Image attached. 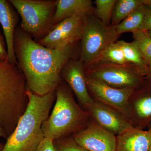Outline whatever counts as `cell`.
<instances>
[{"instance_id":"cell-3","label":"cell","mask_w":151,"mask_h":151,"mask_svg":"<svg viewBox=\"0 0 151 151\" xmlns=\"http://www.w3.org/2000/svg\"><path fill=\"white\" fill-rule=\"evenodd\" d=\"M27 87L17 64L0 60V125L4 137L14 132L28 103Z\"/></svg>"},{"instance_id":"cell-5","label":"cell","mask_w":151,"mask_h":151,"mask_svg":"<svg viewBox=\"0 0 151 151\" xmlns=\"http://www.w3.org/2000/svg\"><path fill=\"white\" fill-rule=\"evenodd\" d=\"M22 19L20 27L39 41L52 29L55 0H9Z\"/></svg>"},{"instance_id":"cell-26","label":"cell","mask_w":151,"mask_h":151,"mask_svg":"<svg viewBox=\"0 0 151 151\" xmlns=\"http://www.w3.org/2000/svg\"><path fill=\"white\" fill-rule=\"evenodd\" d=\"M6 44L4 38L0 32V60H8Z\"/></svg>"},{"instance_id":"cell-27","label":"cell","mask_w":151,"mask_h":151,"mask_svg":"<svg viewBox=\"0 0 151 151\" xmlns=\"http://www.w3.org/2000/svg\"><path fill=\"white\" fill-rule=\"evenodd\" d=\"M145 78L146 83L151 86V65L148 66Z\"/></svg>"},{"instance_id":"cell-9","label":"cell","mask_w":151,"mask_h":151,"mask_svg":"<svg viewBox=\"0 0 151 151\" xmlns=\"http://www.w3.org/2000/svg\"><path fill=\"white\" fill-rule=\"evenodd\" d=\"M86 82L93 100L118 111L129 122L128 100L136 89H117L98 79L86 76Z\"/></svg>"},{"instance_id":"cell-31","label":"cell","mask_w":151,"mask_h":151,"mask_svg":"<svg viewBox=\"0 0 151 151\" xmlns=\"http://www.w3.org/2000/svg\"><path fill=\"white\" fill-rule=\"evenodd\" d=\"M146 32H147V33L151 37V30H148Z\"/></svg>"},{"instance_id":"cell-7","label":"cell","mask_w":151,"mask_h":151,"mask_svg":"<svg viewBox=\"0 0 151 151\" xmlns=\"http://www.w3.org/2000/svg\"><path fill=\"white\" fill-rule=\"evenodd\" d=\"M85 76L117 89H136L145 83V76L129 65L97 63L85 69Z\"/></svg>"},{"instance_id":"cell-20","label":"cell","mask_w":151,"mask_h":151,"mask_svg":"<svg viewBox=\"0 0 151 151\" xmlns=\"http://www.w3.org/2000/svg\"><path fill=\"white\" fill-rule=\"evenodd\" d=\"M101 62L118 65H128L119 41L108 46L94 63Z\"/></svg>"},{"instance_id":"cell-11","label":"cell","mask_w":151,"mask_h":151,"mask_svg":"<svg viewBox=\"0 0 151 151\" xmlns=\"http://www.w3.org/2000/svg\"><path fill=\"white\" fill-rule=\"evenodd\" d=\"M100 127L117 136L133 127L122 114L107 105L94 100L85 109Z\"/></svg>"},{"instance_id":"cell-30","label":"cell","mask_w":151,"mask_h":151,"mask_svg":"<svg viewBox=\"0 0 151 151\" xmlns=\"http://www.w3.org/2000/svg\"><path fill=\"white\" fill-rule=\"evenodd\" d=\"M148 132H149L151 135V124L148 127V129L147 130Z\"/></svg>"},{"instance_id":"cell-23","label":"cell","mask_w":151,"mask_h":151,"mask_svg":"<svg viewBox=\"0 0 151 151\" xmlns=\"http://www.w3.org/2000/svg\"><path fill=\"white\" fill-rule=\"evenodd\" d=\"M56 151H89L78 145L73 138L53 141Z\"/></svg>"},{"instance_id":"cell-29","label":"cell","mask_w":151,"mask_h":151,"mask_svg":"<svg viewBox=\"0 0 151 151\" xmlns=\"http://www.w3.org/2000/svg\"><path fill=\"white\" fill-rule=\"evenodd\" d=\"M0 137H4L2 129L1 128V125H0ZM3 147H2L1 144H0V151L1 150Z\"/></svg>"},{"instance_id":"cell-28","label":"cell","mask_w":151,"mask_h":151,"mask_svg":"<svg viewBox=\"0 0 151 151\" xmlns=\"http://www.w3.org/2000/svg\"><path fill=\"white\" fill-rule=\"evenodd\" d=\"M142 1L145 5L151 6V0H142Z\"/></svg>"},{"instance_id":"cell-18","label":"cell","mask_w":151,"mask_h":151,"mask_svg":"<svg viewBox=\"0 0 151 151\" xmlns=\"http://www.w3.org/2000/svg\"><path fill=\"white\" fill-rule=\"evenodd\" d=\"M147 6L144 4L120 24L114 27L119 35L124 33L133 32L140 29L145 17Z\"/></svg>"},{"instance_id":"cell-10","label":"cell","mask_w":151,"mask_h":151,"mask_svg":"<svg viewBox=\"0 0 151 151\" xmlns=\"http://www.w3.org/2000/svg\"><path fill=\"white\" fill-rule=\"evenodd\" d=\"M73 138L89 151H116V136L94 121L76 132Z\"/></svg>"},{"instance_id":"cell-8","label":"cell","mask_w":151,"mask_h":151,"mask_svg":"<svg viewBox=\"0 0 151 151\" xmlns=\"http://www.w3.org/2000/svg\"><path fill=\"white\" fill-rule=\"evenodd\" d=\"M87 16L76 15L65 19L54 26L38 43L51 49L63 48L77 43L82 37Z\"/></svg>"},{"instance_id":"cell-13","label":"cell","mask_w":151,"mask_h":151,"mask_svg":"<svg viewBox=\"0 0 151 151\" xmlns=\"http://www.w3.org/2000/svg\"><path fill=\"white\" fill-rule=\"evenodd\" d=\"M60 77L68 84L84 109L93 103L86 86L84 63L80 58L69 60L61 69Z\"/></svg>"},{"instance_id":"cell-17","label":"cell","mask_w":151,"mask_h":151,"mask_svg":"<svg viewBox=\"0 0 151 151\" xmlns=\"http://www.w3.org/2000/svg\"><path fill=\"white\" fill-rule=\"evenodd\" d=\"M119 42L122 46L127 64L145 76L148 66L135 42L134 41L127 42L124 40Z\"/></svg>"},{"instance_id":"cell-16","label":"cell","mask_w":151,"mask_h":151,"mask_svg":"<svg viewBox=\"0 0 151 151\" xmlns=\"http://www.w3.org/2000/svg\"><path fill=\"white\" fill-rule=\"evenodd\" d=\"M94 13L91 0H56V9L52 19V28L55 25L76 15H88Z\"/></svg>"},{"instance_id":"cell-25","label":"cell","mask_w":151,"mask_h":151,"mask_svg":"<svg viewBox=\"0 0 151 151\" xmlns=\"http://www.w3.org/2000/svg\"><path fill=\"white\" fill-rule=\"evenodd\" d=\"M147 6L145 17L140 29L144 31H147L151 30V6Z\"/></svg>"},{"instance_id":"cell-1","label":"cell","mask_w":151,"mask_h":151,"mask_svg":"<svg viewBox=\"0 0 151 151\" xmlns=\"http://www.w3.org/2000/svg\"><path fill=\"white\" fill-rule=\"evenodd\" d=\"M76 44L57 49L47 48L17 27L14 35V50L28 89L40 96L56 89L61 81V69L73 58Z\"/></svg>"},{"instance_id":"cell-14","label":"cell","mask_w":151,"mask_h":151,"mask_svg":"<svg viewBox=\"0 0 151 151\" xmlns=\"http://www.w3.org/2000/svg\"><path fill=\"white\" fill-rule=\"evenodd\" d=\"M19 22V14L9 1L0 0V24L5 37L8 60L17 65L14 50V37Z\"/></svg>"},{"instance_id":"cell-12","label":"cell","mask_w":151,"mask_h":151,"mask_svg":"<svg viewBox=\"0 0 151 151\" xmlns=\"http://www.w3.org/2000/svg\"><path fill=\"white\" fill-rule=\"evenodd\" d=\"M129 121L134 128L144 130L151 124V86L147 83L133 92L128 100Z\"/></svg>"},{"instance_id":"cell-4","label":"cell","mask_w":151,"mask_h":151,"mask_svg":"<svg viewBox=\"0 0 151 151\" xmlns=\"http://www.w3.org/2000/svg\"><path fill=\"white\" fill-rule=\"evenodd\" d=\"M55 90L54 108L42 126L45 138L53 141L81 129L90 117L76 102L70 89L61 81Z\"/></svg>"},{"instance_id":"cell-24","label":"cell","mask_w":151,"mask_h":151,"mask_svg":"<svg viewBox=\"0 0 151 151\" xmlns=\"http://www.w3.org/2000/svg\"><path fill=\"white\" fill-rule=\"evenodd\" d=\"M36 151H56L53 141L44 138L38 147Z\"/></svg>"},{"instance_id":"cell-22","label":"cell","mask_w":151,"mask_h":151,"mask_svg":"<svg viewBox=\"0 0 151 151\" xmlns=\"http://www.w3.org/2000/svg\"><path fill=\"white\" fill-rule=\"evenodd\" d=\"M116 0H96L95 16L103 23L109 25Z\"/></svg>"},{"instance_id":"cell-21","label":"cell","mask_w":151,"mask_h":151,"mask_svg":"<svg viewBox=\"0 0 151 151\" xmlns=\"http://www.w3.org/2000/svg\"><path fill=\"white\" fill-rule=\"evenodd\" d=\"M134 40L148 66L151 65V37L146 31L137 30L132 32Z\"/></svg>"},{"instance_id":"cell-6","label":"cell","mask_w":151,"mask_h":151,"mask_svg":"<svg viewBox=\"0 0 151 151\" xmlns=\"http://www.w3.org/2000/svg\"><path fill=\"white\" fill-rule=\"evenodd\" d=\"M114 27L106 25L94 13L86 17L81 40L80 58L84 69L93 64L108 46L119 36Z\"/></svg>"},{"instance_id":"cell-2","label":"cell","mask_w":151,"mask_h":151,"mask_svg":"<svg viewBox=\"0 0 151 151\" xmlns=\"http://www.w3.org/2000/svg\"><path fill=\"white\" fill-rule=\"evenodd\" d=\"M27 107L1 151H36L44 139L42 126L56 98L55 89L40 96L28 89Z\"/></svg>"},{"instance_id":"cell-15","label":"cell","mask_w":151,"mask_h":151,"mask_svg":"<svg viewBox=\"0 0 151 151\" xmlns=\"http://www.w3.org/2000/svg\"><path fill=\"white\" fill-rule=\"evenodd\" d=\"M151 135L148 132L133 127L116 136V151H150Z\"/></svg>"},{"instance_id":"cell-32","label":"cell","mask_w":151,"mask_h":151,"mask_svg":"<svg viewBox=\"0 0 151 151\" xmlns=\"http://www.w3.org/2000/svg\"><path fill=\"white\" fill-rule=\"evenodd\" d=\"M150 151H151V147L150 149Z\"/></svg>"},{"instance_id":"cell-19","label":"cell","mask_w":151,"mask_h":151,"mask_svg":"<svg viewBox=\"0 0 151 151\" xmlns=\"http://www.w3.org/2000/svg\"><path fill=\"white\" fill-rule=\"evenodd\" d=\"M143 4L142 0H116L111 17V26H116Z\"/></svg>"}]
</instances>
